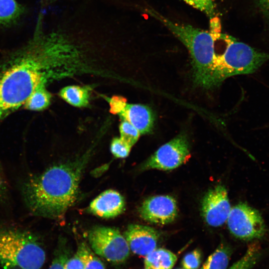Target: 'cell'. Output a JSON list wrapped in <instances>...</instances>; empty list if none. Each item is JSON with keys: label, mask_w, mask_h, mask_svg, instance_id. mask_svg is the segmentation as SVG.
Segmentation results:
<instances>
[{"label": "cell", "mask_w": 269, "mask_h": 269, "mask_svg": "<svg viewBox=\"0 0 269 269\" xmlns=\"http://www.w3.org/2000/svg\"><path fill=\"white\" fill-rule=\"evenodd\" d=\"M261 7L265 13L269 15V0H267Z\"/></svg>", "instance_id": "29"}, {"label": "cell", "mask_w": 269, "mask_h": 269, "mask_svg": "<svg viewBox=\"0 0 269 269\" xmlns=\"http://www.w3.org/2000/svg\"><path fill=\"white\" fill-rule=\"evenodd\" d=\"M89 155L51 166L24 183L25 202L34 215L60 219L76 202Z\"/></svg>", "instance_id": "2"}, {"label": "cell", "mask_w": 269, "mask_h": 269, "mask_svg": "<svg viewBox=\"0 0 269 269\" xmlns=\"http://www.w3.org/2000/svg\"><path fill=\"white\" fill-rule=\"evenodd\" d=\"M7 183L0 165V198H3L8 191Z\"/></svg>", "instance_id": "28"}, {"label": "cell", "mask_w": 269, "mask_h": 269, "mask_svg": "<svg viewBox=\"0 0 269 269\" xmlns=\"http://www.w3.org/2000/svg\"><path fill=\"white\" fill-rule=\"evenodd\" d=\"M177 261L176 256L163 248L155 249L145 256V269H171Z\"/></svg>", "instance_id": "14"}, {"label": "cell", "mask_w": 269, "mask_h": 269, "mask_svg": "<svg viewBox=\"0 0 269 269\" xmlns=\"http://www.w3.org/2000/svg\"><path fill=\"white\" fill-rule=\"evenodd\" d=\"M124 236L132 252L143 257L156 249L160 233L149 226L130 224L125 231Z\"/></svg>", "instance_id": "11"}, {"label": "cell", "mask_w": 269, "mask_h": 269, "mask_svg": "<svg viewBox=\"0 0 269 269\" xmlns=\"http://www.w3.org/2000/svg\"><path fill=\"white\" fill-rule=\"evenodd\" d=\"M190 157L187 136L181 134L159 147L142 164V170H170L186 162Z\"/></svg>", "instance_id": "8"}, {"label": "cell", "mask_w": 269, "mask_h": 269, "mask_svg": "<svg viewBox=\"0 0 269 269\" xmlns=\"http://www.w3.org/2000/svg\"><path fill=\"white\" fill-rule=\"evenodd\" d=\"M63 36L46 33L40 13L31 37L0 61V121L18 109L44 86L50 64L63 47Z\"/></svg>", "instance_id": "1"}, {"label": "cell", "mask_w": 269, "mask_h": 269, "mask_svg": "<svg viewBox=\"0 0 269 269\" xmlns=\"http://www.w3.org/2000/svg\"><path fill=\"white\" fill-rule=\"evenodd\" d=\"M47 0L54 1V0Z\"/></svg>", "instance_id": "31"}, {"label": "cell", "mask_w": 269, "mask_h": 269, "mask_svg": "<svg viewBox=\"0 0 269 269\" xmlns=\"http://www.w3.org/2000/svg\"><path fill=\"white\" fill-rule=\"evenodd\" d=\"M110 112L113 114H119L127 105L126 99L120 96H114L110 100Z\"/></svg>", "instance_id": "26"}, {"label": "cell", "mask_w": 269, "mask_h": 269, "mask_svg": "<svg viewBox=\"0 0 269 269\" xmlns=\"http://www.w3.org/2000/svg\"><path fill=\"white\" fill-rule=\"evenodd\" d=\"M91 250L85 242L81 243L76 254L66 262L65 269H85L88 256Z\"/></svg>", "instance_id": "21"}, {"label": "cell", "mask_w": 269, "mask_h": 269, "mask_svg": "<svg viewBox=\"0 0 269 269\" xmlns=\"http://www.w3.org/2000/svg\"><path fill=\"white\" fill-rule=\"evenodd\" d=\"M24 12V7L16 0H0V27L15 23Z\"/></svg>", "instance_id": "15"}, {"label": "cell", "mask_w": 269, "mask_h": 269, "mask_svg": "<svg viewBox=\"0 0 269 269\" xmlns=\"http://www.w3.org/2000/svg\"><path fill=\"white\" fill-rule=\"evenodd\" d=\"M201 260L200 251L195 249L185 255L182 261V265L184 269H198Z\"/></svg>", "instance_id": "25"}, {"label": "cell", "mask_w": 269, "mask_h": 269, "mask_svg": "<svg viewBox=\"0 0 269 269\" xmlns=\"http://www.w3.org/2000/svg\"><path fill=\"white\" fill-rule=\"evenodd\" d=\"M70 255L71 252L66 240L64 238L60 239L49 269H65L66 263Z\"/></svg>", "instance_id": "20"}, {"label": "cell", "mask_w": 269, "mask_h": 269, "mask_svg": "<svg viewBox=\"0 0 269 269\" xmlns=\"http://www.w3.org/2000/svg\"><path fill=\"white\" fill-rule=\"evenodd\" d=\"M121 138L132 147L137 141L140 133L128 121L123 120L120 126Z\"/></svg>", "instance_id": "22"}, {"label": "cell", "mask_w": 269, "mask_h": 269, "mask_svg": "<svg viewBox=\"0 0 269 269\" xmlns=\"http://www.w3.org/2000/svg\"></svg>", "instance_id": "32"}, {"label": "cell", "mask_w": 269, "mask_h": 269, "mask_svg": "<svg viewBox=\"0 0 269 269\" xmlns=\"http://www.w3.org/2000/svg\"><path fill=\"white\" fill-rule=\"evenodd\" d=\"M260 255L259 248L256 245H252L244 255L228 269H251L257 263Z\"/></svg>", "instance_id": "19"}, {"label": "cell", "mask_w": 269, "mask_h": 269, "mask_svg": "<svg viewBox=\"0 0 269 269\" xmlns=\"http://www.w3.org/2000/svg\"><path fill=\"white\" fill-rule=\"evenodd\" d=\"M45 256L35 236L24 231L0 229V267L3 269H40Z\"/></svg>", "instance_id": "5"}, {"label": "cell", "mask_w": 269, "mask_h": 269, "mask_svg": "<svg viewBox=\"0 0 269 269\" xmlns=\"http://www.w3.org/2000/svg\"><path fill=\"white\" fill-rule=\"evenodd\" d=\"M123 120L134 126L140 134L151 132L153 128L155 118L152 110L147 106L140 104H128L119 113Z\"/></svg>", "instance_id": "13"}, {"label": "cell", "mask_w": 269, "mask_h": 269, "mask_svg": "<svg viewBox=\"0 0 269 269\" xmlns=\"http://www.w3.org/2000/svg\"><path fill=\"white\" fill-rule=\"evenodd\" d=\"M51 95L44 86L33 92L25 103V107L31 111H40L46 108L50 104Z\"/></svg>", "instance_id": "18"}, {"label": "cell", "mask_w": 269, "mask_h": 269, "mask_svg": "<svg viewBox=\"0 0 269 269\" xmlns=\"http://www.w3.org/2000/svg\"><path fill=\"white\" fill-rule=\"evenodd\" d=\"M125 201L118 191L107 190L98 196L90 203L88 210L95 216L103 218H114L122 214Z\"/></svg>", "instance_id": "12"}, {"label": "cell", "mask_w": 269, "mask_h": 269, "mask_svg": "<svg viewBox=\"0 0 269 269\" xmlns=\"http://www.w3.org/2000/svg\"><path fill=\"white\" fill-rule=\"evenodd\" d=\"M266 0H259L260 4L261 7L264 4Z\"/></svg>", "instance_id": "30"}, {"label": "cell", "mask_w": 269, "mask_h": 269, "mask_svg": "<svg viewBox=\"0 0 269 269\" xmlns=\"http://www.w3.org/2000/svg\"><path fill=\"white\" fill-rule=\"evenodd\" d=\"M230 255L229 248L221 244L208 257L200 269H226Z\"/></svg>", "instance_id": "17"}, {"label": "cell", "mask_w": 269, "mask_h": 269, "mask_svg": "<svg viewBox=\"0 0 269 269\" xmlns=\"http://www.w3.org/2000/svg\"><path fill=\"white\" fill-rule=\"evenodd\" d=\"M132 146L121 137L114 138L111 144V151L117 158H125L128 156Z\"/></svg>", "instance_id": "23"}, {"label": "cell", "mask_w": 269, "mask_h": 269, "mask_svg": "<svg viewBox=\"0 0 269 269\" xmlns=\"http://www.w3.org/2000/svg\"><path fill=\"white\" fill-rule=\"evenodd\" d=\"M60 95L67 102L76 107H84L88 103L89 92L84 87L67 86L60 91Z\"/></svg>", "instance_id": "16"}, {"label": "cell", "mask_w": 269, "mask_h": 269, "mask_svg": "<svg viewBox=\"0 0 269 269\" xmlns=\"http://www.w3.org/2000/svg\"><path fill=\"white\" fill-rule=\"evenodd\" d=\"M88 237L94 252L113 264L123 263L130 255L127 242L116 228L95 226L89 231Z\"/></svg>", "instance_id": "6"}, {"label": "cell", "mask_w": 269, "mask_h": 269, "mask_svg": "<svg viewBox=\"0 0 269 269\" xmlns=\"http://www.w3.org/2000/svg\"><path fill=\"white\" fill-rule=\"evenodd\" d=\"M148 12L168 28L188 50L192 59L194 83L204 89L213 88L216 56L215 43L220 34L171 21L152 9Z\"/></svg>", "instance_id": "3"}, {"label": "cell", "mask_w": 269, "mask_h": 269, "mask_svg": "<svg viewBox=\"0 0 269 269\" xmlns=\"http://www.w3.org/2000/svg\"><path fill=\"white\" fill-rule=\"evenodd\" d=\"M85 269H105L103 262L91 250L86 261Z\"/></svg>", "instance_id": "27"}, {"label": "cell", "mask_w": 269, "mask_h": 269, "mask_svg": "<svg viewBox=\"0 0 269 269\" xmlns=\"http://www.w3.org/2000/svg\"><path fill=\"white\" fill-rule=\"evenodd\" d=\"M144 220L159 225L173 222L178 215L176 200L169 195H156L145 200L138 210Z\"/></svg>", "instance_id": "10"}, {"label": "cell", "mask_w": 269, "mask_h": 269, "mask_svg": "<svg viewBox=\"0 0 269 269\" xmlns=\"http://www.w3.org/2000/svg\"><path fill=\"white\" fill-rule=\"evenodd\" d=\"M227 222L231 233L240 239H259L266 233V225L260 213L245 203L231 208Z\"/></svg>", "instance_id": "7"}, {"label": "cell", "mask_w": 269, "mask_h": 269, "mask_svg": "<svg viewBox=\"0 0 269 269\" xmlns=\"http://www.w3.org/2000/svg\"><path fill=\"white\" fill-rule=\"evenodd\" d=\"M231 209L227 191L222 185L209 190L202 201V215L210 226L223 225L227 221Z\"/></svg>", "instance_id": "9"}, {"label": "cell", "mask_w": 269, "mask_h": 269, "mask_svg": "<svg viewBox=\"0 0 269 269\" xmlns=\"http://www.w3.org/2000/svg\"><path fill=\"white\" fill-rule=\"evenodd\" d=\"M220 36L226 46L223 53H216L213 88L230 77L252 74L269 60V53L260 51L231 36Z\"/></svg>", "instance_id": "4"}, {"label": "cell", "mask_w": 269, "mask_h": 269, "mask_svg": "<svg viewBox=\"0 0 269 269\" xmlns=\"http://www.w3.org/2000/svg\"><path fill=\"white\" fill-rule=\"evenodd\" d=\"M187 3L204 12L210 18L215 14L214 0H183Z\"/></svg>", "instance_id": "24"}]
</instances>
